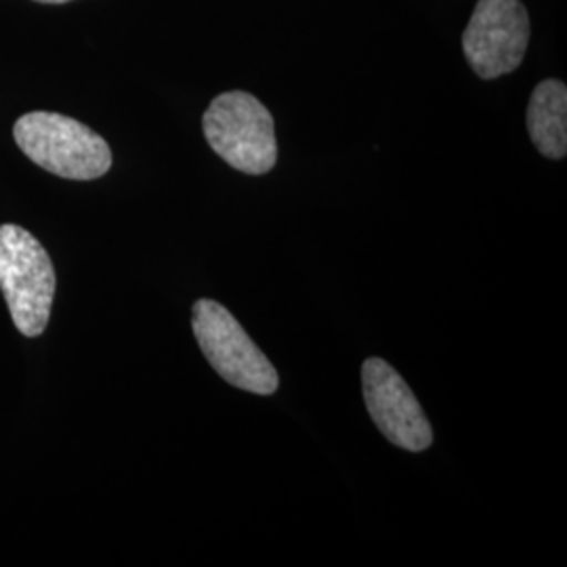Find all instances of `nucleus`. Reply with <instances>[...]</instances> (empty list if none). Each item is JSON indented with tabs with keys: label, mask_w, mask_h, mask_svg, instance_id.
<instances>
[{
	"label": "nucleus",
	"mask_w": 567,
	"mask_h": 567,
	"mask_svg": "<svg viewBox=\"0 0 567 567\" xmlns=\"http://www.w3.org/2000/svg\"><path fill=\"white\" fill-rule=\"evenodd\" d=\"M13 137L32 163L63 179L93 182L112 168L107 142L70 116L30 112L16 122Z\"/></svg>",
	"instance_id": "f257e3e1"
},
{
	"label": "nucleus",
	"mask_w": 567,
	"mask_h": 567,
	"mask_svg": "<svg viewBox=\"0 0 567 567\" xmlns=\"http://www.w3.org/2000/svg\"><path fill=\"white\" fill-rule=\"evenodd\" d=\"M0 288L23 337H41L51 318L55 269L49 252L20 225H0Z\"/></svg>",
	"instance_id": "f03ea898"
},
{
	"label": "nucleus",
	"mask_w": 567,
	"mask_h": 567,
	"mask_svg": "<svg viewBox=\"0 0 567 567\" xmlns=\"http://www.w3.org/2000/svg\"><path fill=\"white\" fill-rule=\"evenodd\" d=\"M203 128L215 154L240 173L265 175L278 163L274 116L250 93L215 97L204 112Z\"/></svg>",
	"instance_id": "7ed1b4c3"
},
{
	"label": "nucleus",
	"mask_w": 567,
	"mask_h": 567,
	"mask_svg": "<svg viewBox=\"0 0 567 567\" xmlns=\"http://www.w3.org/2000/svg\"><path fill=\"white\" fill-rule=\"evenodd\" d=\"M192 328L204 358L229 385L257 395H274L278 391V370L227 307L210 299L196 301Z\"/></svg>",
	"instance_id": "20e7f679"
},
{
	"label": "nucleus",
	"mask_w": 567,
	"mask_h": 567,
	"mask_svg": "<svg viewBox=\"0 0 567 567\" xmlns=\"http://www.w3.org/2000/svg\"><path fill=\"white\" fill-rule=\"evenodd\" d=\"M529 18L522 0H480L463 34L471 70L492 81L515 72L526 58Z\"/></svg>",
	"instance_id": "39448f33"
},
{
	"label": "nucleus",
	"mask_w": 567,
	"mask_h": 567,
	"mask_svg": "<svg viewBox=\"0 0 567 567\" xmlns=\"http://www.w3.org/2000/svg\"><path fill=\"white\" fill-rule=\"evenodd\" d=\"M362 389L370 419L393 446L425 452L433 444V429L425 410L402 374L381 358L362 365Z\"/></svg>",
	"instance_id": "423d86ee"
},
{
	"label": "nucleus",
	"mask_w": 567,
	"mask_h": 567,
	"mask_svg": "<svg viewBox=\"0 0 567 567\" xmlns=\"http://www.w3.org/2000/svg\"><path fill=\"white\" fill-rule=\"evenodd\" d=\"M527 131L536 150L550 161L567 154V89L561 81H543L527 105Z\"/></svg>",
	"instance_id": "0eeeda50"
},
{
	"label": "nucleus",
	"mask_w": 567,
	"mask_h": 567,
	"mask_svg": "<svg viewBox=\"0 0 567 567\" xmlns=\"http://www.w3.org/2000/svg\"><path fill=\"white\" fill-rule=\"evenodd\" d=\"M34 2H44V4H63V2H70V0H34Z\"/></svg>",
	"instance_id": "6e6552de"
}]
</instances>
